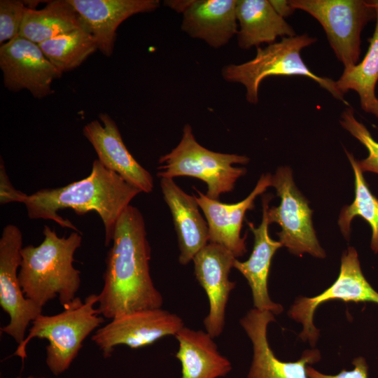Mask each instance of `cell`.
I'll return each mask as SVG.
<instances>
[{"label":"cell","mask_w":378,"mask_h":378,"mask_svg":"<svg viewBox=\"0 0 378 378\" xmlns=\"http://www.w3.org/2000/svg\"><path fill=\"white\" fill-rule=\"evenodd\" d=\"M307 34L281 38L265 48L258 47L255 56L242 64H227L221 71L222 77L230 83H240L246 88L248 103L258 102V90L262 81L270 76H304L318 84L334 98L348 106L344 94L336 86L335 80L314 74L304 63L302 50L316 41Z\"/></svg>","instance_id":"5b68a950"},{"label":"cell","mask_w":378,"mask_h":378,"mask_svg":"<svg viewBox=\"0 0 378 378\" xmlns=\"http://www.w3.org/2000/svg\"><path fill=\"white\" fill-rule=\"evenodd\" d=\"M237 43L242 49L269 45L276 42L278 37L297 35L267 0H237Z\"/></svg>","instance_id":"7402d4cb"},{"label":"cell","mask_w":378,"mask_h":378,"mask_svg":"<svg viewBox=\"0 0 378 378\" xmlns=\"http://www.w3.org/2000/svg\"><path fill=\"white\" fill-rule=\"evenodd\" d=\"M235 259L227 249L209 242L192 259L195 276L209 300L204 326L213 338L219 337L224 330L226 306L236 286L229 279Z\"/></svg>","instance_id":"4fadbf2b"},{"label":"cell","mask_w":378,"mask_h":378,"mask_svg":"<svg viewBox=\"0 0 378 378\" xmlns=\"http://www.w3.org/2000/svg\"><path fill=\"white\" fill-rule=\"evenodd\" d=\"M17 0L0 1V43L2 45L20 36L28 7Z\"/></svg>","instance_id":"83f0119b"},{"label":"cell","mask_w":378,"mask_h":378,"mask_svg":"<svg viewBox=\"0 0 378 378\" xmlns=\"http://www.w3.org/2000/svg\"><path fill=\"white\" fill-rule=\"evenodd\" d=\"M346 154L354 174L355 197L351 204L341 210L338 225L343 236L349 240L352 220L356 216L363 218L372 230L370 248L378 254V198L371 192L354 155L348 151Z\"/></svg>","instance_id":"d4e9b609"},{"label":"cell","mask_w":378,"mask_h":378,"mask_svg":"<svg viewBox=\"0 0 378 378\" xmlns=\"http://www.w3.org/2000/svg\"><path fill=\"white\" fill-rule=\"evenodd\" d=\"M27 195L20 190H16L11 184L6 172L4 161L1 158L0 165V204L4 205L7 203L24 201Z\"/></svg>","instance_id":"f546056e"},{"label":"cell","mask_w":378,"mask_h":378,"mask_svg":"<svg viewBox=\"0 0 378 378\" xmlns=\"http://www.w3.org/2000/svg\"><path fill=\"white\" fill-rule=\"evenodd\" d=\"M79 15L85 28L96 40L97 49L110 57L118 26L130 17L151 12L158 0H68Z\"/></svg>","instance_id":"ac0fdd59"},{"label":"cell","mask_w":378,"mask_h":378,"mask_svg":"<svg viewBox=\"0 0 378 378\" xmlns=\"http://www.w3.org/2000/svg\"><path fill=\"white\" fill-rule=\"evenodd\" d=\"M99 118L100 121L92 120L83 130L99 161L141 192H150L153 188V176L129 152L115 121L105 113H100Z\"/></svg>","instance_id":"2e32d148"},{"label":"cell","mask_w":378,"mask_h":378,"mask_svg":"<svg viewBox=\"0 0 378 378\" xmlns=\"http://www.w3.org/2000/svg\"><path fill=\"white\" fill-rule=\"evenodd\" d=\"M270 195L262 197V218L261 223L255 227L248 222L249 229L254 235V244L248 259L241 262L235 259L233 267L237 270L247 280L250 286L254 308L270 311L274 315L283 312L280 304L272 300L268 292V276L272 259L276 251L282 247L279 241L272 239L269 234L270 225L267 211L271 200Z\"/></svg>","instance_id":"d6986e66"},{"label":"cell","mask_w":378,"mask_h":378,"mask_svg":"<svg viewBox=\"0 0 378 378\" xmlns=\"http://www.w3.org/2000/svg\"><path fill=\"white\" fill-rule=\"evenodd\" d=\"M43 234L38 246L27 245L21 250L20 284L24 296L38 306L43 308L57 298L64 307L77 297L80 286V272L73 263L82 236L73 232L60 237L48 225Z\"/></svg>","instance_id":"3957f363"},{"label":"cell","mask_w":378,"mask_h":378,"mask_svg":"<svg viewBox=\"0 0 378 378\" xmlns=\"http://www.w3.org/2000/svg\"><path fill=\"white\" fill-rule=\"evenodd\" d=\"M271 186L275 188L280 203L267 209V220L270 224L276 223L281 227L276 234L282 246L296 255L308 253L314 258H324L326 252L312 224L313 211L295 185L290 168L278 167L272 176Z\"/></svg>","instance_id":"ba28073f"},{"label":"cell","mask_w":378,"mask_h":378,"mask_svg":"<svg viewBox=\"0 0 378 378\" xmlns=\"http://www.w3.org/2000/svg\"><path fill=\"white\" fill-rule=\"evenodd\" d=\"M97 294H90L84 300L76 297L64 306L60 313L48 316L43 314L31 323L24 341L18 346L13 356L23 360L27 358L26 347L33 338L46 339V363L50 371L58 376L66 371L77 357L83 342L105 321L95 305Z\"/></svg>","instance_id":"277c9868"},{"label":"cell","mask_w":378,"mask_h":378,"mask_svg":"<svg viewBox=\"0 0 378 378\" xmlns=\"http://www.w3.org/2000/svg\"><path fill=\"white\" fill-rule=\"evenodd\" d=\"M269 1L275 11L284 18L292 15L295 10L290 1L270 0Z\"/></svg>","instance_id":"4dcf8cb0"},{"label":"cell","mask_w":378,"mask_h":378,"mask_svg":"<svg viewBox=\"0 0 378 378\" xmlns=\"http://www.w3.org/2000/svg\"><path fill=\"white\" fill-rule=\"evenodd\" d=\"M17 378H22V377L19 376ZM26 378H46V377H34V376L30 375V376L27 377Z\"/></svg>","instance_id":"1f68e13d"},{"label":"cell","mask_w":378,"mask_h":378,"mask_svg":"<svg viewBox=\"0 0 378 378\" xmlns=\"http://www.w3.org/2000/svg\"><path fill=\"white\" fill-rule=\"evenodd\" d=\"M183 327V319L174 313L162 308L141 309L111 319L97 329L92 340L107 358L118 345L142 348L164 337L175 336Z\"/></svg>","instance_id":"8fae6325"},{"label":"cell","mask_w":378,"mask_h":378,"mask_svg":"<svg viewBox=\"0 0 378 378\" xmlns=\"http://www.w3.org/2000/svg\"><path fill=\"white\" fill-rule=\"evenodd\" d=\"M290 2L295 10L307 13L321 24L344 69L359 62L361 32L376 18L372 1L290 0Z\"/></svg>","instance_id":"52a82bcc"},{"label":"cell","mask_w":378,"mask_h":378,"mask_svg":"<svg viewBox=\"0 0 378 378\" xmlns=\"http://www.w3.org/2000/svg\"><path fill=\"white\" fill-rule=\"evenodd\" d=\"M354 368L351 370H342L336 374H326L310 365L307 368L309 378H368L369 367L364 357L358 356L352 360Z\"/></svg>","instance_id":"f1b7e54d"},{"label":"cell","mask_w":378,"mask_h":378,"mask_svg":"<svg viewBox=\"0 0 378 378\" xmlns=\"http://www.w3.org/2000/svg\"><path fill=\"white\" fill-rule=\"evenodd\" d=\"M249 158L245 155L211 151L200 145L189 124L184 126L178 144L162 155L158 167V176L172 178L189 176L202 180L207 185L206 196L218 200L221 194L232 191L237 181L246 172L244 167Z\"/></svg>","instance_id":"8992f818"},{"label":"cell","mask_w":378,"mask_h":378,"mask_svg":"<svg viewBox=\"0 0 378 378\" xmlns=\"http://www.w3.org/2000/svg\"><path fill=\"white\" fill-rule=\"evenodd\" d=\"M372 1L376 23L373 34L368 38L365 55L357 64L344 69L335 83L343 94L349 90L355 91L359 97L361 109L378 118V97L375 92L378 82V0Z\"/></svg>","instance_id":"603a6c76"},{"label":"cell","mask_w":378,"mask_h":378,"mask_svg":"<svg viewBox=\"0 0 378 378\" xmlns=\"http://www.w3.org/2000/svg\"><path fill=\"white\" fill-rule=\"evenodd\" d=\"M331 300L378 304V292L365 277L358 253L352 246L342 253L339 275L330 286L314 297H298L288 311L289 317L302 326L299 337L312 347L320 335L314 323L315 311L322 303Z\"/></svg>","instance_id":"9c48e42d"},{"label":"cell","mask_w":378,"mask_h":378,"mask_svg":"<svg viewBox=\"0 0 378 378\" xmlns=\"http://www.w3.org/2000/svg\"><path fill=\"white\" fill-rule=\"evenodd\" d=\"M0 67L6 88L27 90L37 99L51 94L52 81L62 74L38 44L20 36L1 46Z\"/></svg>","instance_id":"7c38bea8"},{"label":"cell","mask_w":378,"mask_h":378,"mask_svg":"<svg viewBox=\"0 0 378 378\" xmlns=\"http://www.w3.org/2000/svg\"><path fill=\"white\" fill-rule=\"evenodd\" d=\"M22 246L19 227L12 224L5 226L0 238V305L9 321L1 330L18 345L25 339L29 324L43 314L42 307L24 296L20 284L18 269L22 260Z\"/></svg>","instance_id":"30bf717a"},{"label":"cell","mask_w":378,"mask_h":378,"mask_svg":"<svg viewBox=\"0 0 378 378\" xmlns=\"http://www.w3.org/2000/svg\"><path fill=\"white\" fill-rule=\"evenodd\" d=\"M272 175L262 174L253 191L243 200L226 204L209 198L195 189L200 208L209 227V242L218 244L230 251L237 258L247 251L246 234L241 237V230L245 214L254 209V200L271 186Z\"/></svg>","instance_id":"e0dca14e"},{"label":"cell","mask_w":378,"mask_h":378,"mask_svg":"<svg viewBox=\"0 0 378 378\" xmlns=\"http://www.w3.org/2000/svg\"><path fill=\"white\" fill-rule=\"evenodd\" d=\"M140 192L97 159L85 178L63 187L40 189L27 195L23 204L29 218L52 220L76 232H79L76 227L60 216L58 211L71 209L79 216L97 212L104 224L105 246H108L112 242L118 218Z\"/></svg>","instance_id":"7a4b0ae2"},{"label":"cell","mask_w":378,"mask_h":378,"mask_svg":"<svg viewBox=\"0 0 378 378\" xmlns=\"http://www.w3.org/2000/svg\"><path fill=\"white\" fill-rule=\"evenodd\" d=\"M237 0H176L164 3L183 15L181 29L214 48L226 45L237 34Z\"/></svg>","instance_id":"9a60e30c"},{"label":"cell","mask_w":378,"mask_h":378,"mask_svg":"<svg viewBox=\"0 0 378 378\" xmlns=\"http://www.w3.org/2000/svg\"><path fill=\"white\" fill-rule=\"evenodd\" d=\"M38 45L61 73L79 66L97 50L95 38L85 28L58 35Z\"/></svg>","instance_id":"484cf974"},{"label":"cell","mask_w":378,"mask_h":378,"mask_svg":"<svg viewBox=\"0 0 378 378\" xmlns=\"http://www.w3.org/2000/svg\"><path fill=\"white\" fill-rule=\"evenodd\" d=\"M174 337L178 342L175 357L181 363V378H220L231 372V362L206 331L184 326Z\"/></svg>","instance_id":"44dd1931"},{"label":"cell","mask_w":378,"mask_h":378,"mask_svg":"<svg viewBox=\"0 0 378 378\" xmlns=\"http://www.w3.org/2000/svg\"><path fill=\"white\" fill-rule=\"evenodd\" d=\"M150 253L144 216L136 207L129 205L116 222L103 288L97 295V309L105 318L162 308V295L150 276Z\"/></svg>","instance_id":"6da1fadb"},{"label":"cell","mask_w":378,"mask_h":378,"mask_svg":"<svg viewBox=\"0 0 378 378\" xmlns=\"http://www.w3.org/2000/svg\"><path fill=\"white\" fill-rule=\"evenodd\" d=\"M340 118L341 126L359 141L368 151L365 158L357 160L362 172L378 174V142L374 140L365 125L356 118L352 108L346 107L342 112Z\"/></svg>","instance_id":"4316f807"},{"label":"cell","mask_w":378,"mask_h":378,"mask_svg":"<svg viewBox=\"0 0 378 378\" xmlns=\"http://www.w3.org/2000/svg\"><path fill=\"white\" fill-rule=\"evenodd\" d=\"M270 311L253 308L240 320L239 323L253 346V356L247 378H309L307 368L318 363L321 358L317 349H307L294 362L279 360L272 350L267 340V327L275 321Z\"/></svg>","instance_id":"5bb4252c"},{"label":"cell","mask_w":378,"mask_h":378,"mask_svg":"<svg viewBox=\"0 0 378 378\" xmlns=\"http://www.w3.org/2000/svg\"><path fill=\"white\" fill-rule=\"evenodd\" d=\"M80 28L85 27L68 0H54L42 9L27 8L20 36L39 44Z\"/></svg>","instance_id":"cb8c5ba5"},{"label":"cell","mask_w":378,"mask_h":378,"mask_svg":"<svg viewBox=\"0 0 378 378\" xmlns=\"http://www.w3.org/2000/svg\"><path fill=\"white\" fill-rule=\"evenodd\" d=\"M160 187L178 237V262L186 265L207 245L208 224L200 213L195 195L185 192L172 178H160Z\"/></svg>","instance_id":"ffe728a7"}]
</instances>
